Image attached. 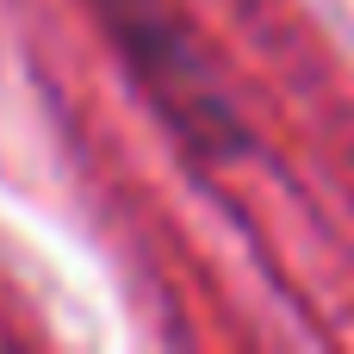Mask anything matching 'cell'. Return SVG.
Segmentation results:
<instances>
[{
  "label": "cell",
  "instance_id": "obj_1",
  "mask_svg": "<svg viewBox=\"0 0 354 354\" xmlns=\"http://www.w3.org/2000/svg\"><path fill=\"white\" fill-rule=\"evenodd\" d=\"M100 12H106V19H112V31L137 50V62H149V68H156L149 81H156L168 100H187V87H180V81H187V68H180L174 56H162V50H174V31L162 25L156 0H100Z\"/></svg>",
  "mask_w": 354,
  "mask_h": 354
}]
</instances>
